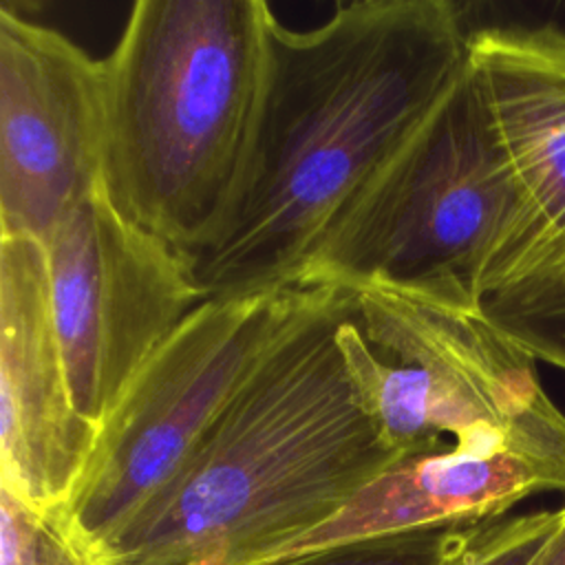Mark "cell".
<instances>
[{
	"mask_svg": "<svg viewBox=\"0 0 565 565\" xmlns=\"http://www.w3.org/2000/svg\"><path fill=\"white\" fill-rule=\"evenodd\" d=\"M316 294L285 287L203 300L141 366L99 426L84 481L64 508L95 552L179 472Z\"/></svg>",
	"mask_w": 565,
	"mask_h": 565,
	"instance_id": "obj_5",
	"label": "cell"
},
{
	"mask_svg": "<svg viewBox=\"0 0 565 565\" xmlns=\"http://www.w3.org/2000/svg\"><path fill=\"white\" fill-rule=\"evenodd\" d=\"M296 287L459 311L565 287V249L519 185L470 62L335 216Z\"/></svg>",
	"mask_w": 565,
	"mask_h": 565,
	"instance_id": "obj_3",
	"label": "cell"
},
{
	"mask_svg": "<svg viewBox=\"0 0 565 565\" xmlns=\"http://www.w3.org/2000/svg\"><path fill=\"white\" fill-rule=\"evenodd\" d=\"M44 249L73 399L99 428L203 296L185 254L119 214L102 185L57 223Z\"/></svg>",
	"mask_w": 565,
	"mask_h": 565,
	"instance_id": "obj_7",
	"label": "cell"
},
{
	"mask_svg": "<svg viewBox=\"0 0 565 565\" xmlns=\"http://www.w3.org/2000/svg\"><path fill=\"white\" fill-rule=\"evenodd\" d=\"M99 428L75 406L51 307L44 243L0 238V486L35 510L66 508Z\"/></svg>",
	"mask_w": 565,
	"mask_h": 565,
	"instance_id": "obj_9",
	"label": "cell"
},
{
	"mask_svg": "<svg viewBox=\"0 0 565 565\" xmlns=\"http://www.w3.org/2000/svg\"><path fill=\"white\" fill-rule=\"evenodd\" d=\"M468 62L519 185L565 249V29L470 31Z\"/></svg>",
	"mask_w": 565,
	"mask_h": 565,
	"instance_id": "obj_10",
	"label": "cell"
},
{
	"mask_svg": "<svg viewBox=\"0 0 565 565\" xmlns=\"http://www.w3.org/2000/svg\"><path fill=\"white\" fill-rule=\"evenodd\" d=\"M534 565H565V505L558 508L556 527Z\"/></svg>",
	"mask_w": 565,
	"mask_h": 565,
	"instance_id": "obj_15",
	"label": "cell"
},
{
	"mask_svg": "<svg viewBox=\"0 0 565 565\" xmlns=\"http://www.w3.org/2000/svg\"><path fill=\"white\" fill-rule=\"evenodd\" d=\"M0 565H99L64 508L42 512L0 486Z\"/></svg>",
	"mask_w": 565,
	"mask_h": 565,
	"instance_id": "obj_11",
	"label": "cell"
},
{
	"mask_svg": "<svg viewBox=\"0 0 565 565\" xmlns=\"http://www.w3.org/2000/svg\"><path fill=\"white\" fill-rule=\"evenodd\" d=\"M556 521L558 510H539L461 525L439 565H534Z\"/></svg>",
	"mask_w": 565,
	"mask_h": 565,
	"instance_id": "obj_12",
	"label": "cell"
},
{
	"mask_svg": "<svg viewBox=\"0 0 565 565\" xmlns=\"http://www.w3.org/2000/svg\"><path fill=\"white\" fill-rule=\"evenodd\" d=\"M450 0L340 4L320 26L267 22L265 75L232 205L185 256L203 300L296 287L313 247L468 62Z\"/></svg>",
	"mask_w": 565,
	"mask_h": 565,
	"instance_id": "obj_1",
	"label": "cell"
},
{
	"mask_svg": "<svg viewBox=\"0 0 565 565\" xmlns=\"http://www.w3.org/2000/svg\"><path fill=\"white\" fill-rule=\"evenodd\" d=\"M457 527L461 525L397 532L316 550L269 565H439Z\"/></svg>",
	"mask_w": 565,
	"mask_h": 565,
	"instance_id": "obj_14",
	"label": "cell"
},
{
	"mask_svg": "<svg viewBox=\"0 0 565 565\" xmlns=\"http://www.w3.org/2000/svg\"><path fill=\"white\" fill-rule=\"evenodd\" d=\"M263 0H139L104 64L102 190L185 256L218 232L254 132Z\"/></svg>",
	"mask_w": 565,
	"mask_h": 565,
	"instance_id": "obj_4",
	"label": "cell"
},
{
	"mask_svg": "<svg viewBox=\"0 0 565 565\" xmlns=\"http://www.w3.org/2000/svg\"><path fill=\"white\" fill-rule=\"evenodd\" d=\"M483 311L534 360L565 371V287L492 298Z\"/></svg>",
	"mask_w": 565,
	"mask_h": 565,
	"instance_id": "obj_13",
	"label": "cell"
},
{
	"mask_svg": "<svg viewBox=\"0 0 565 565\" xmlns=\"http://www.w3.org/2000/svg\"><path fill=\"white\" fill-rule=\"evenodd\" d=\"M353 313V291L318 287L179 472L97 552L99 565H256L399 461L338 340Z\"/></svg>",
	"mask_w": 565,
	"mask_h": 565,
	"instance_id": "obj_2",
	"label": "cell"
},
{
	"mask_svg": "<svg viewBox=\"0 0 565 565\" xmlns=\"http://www.w3.org/2000/svg\"><path fill=\"white\" fill-rule=\"evenodd\" d=\"M104 64L0 7V230L49 241L102 185Z\"/></svg>",
	"mask_w": 565,
	"mask_h": 565,
	"instance_id": "obj_8",
	"label": "cell"
},
{
	"mask_svg": "<svg viewBox=\"0 0 565 565\" xmlns=\"http://www.w3.org/2000/svg\"><path fill=\"white\" fill-rule=\"evenodd\" d=\"M353 294L338 340L366 411L404 457L501 439L547 395L536 360L486 311Z\"/></svg>",
	"mask_w": 565,
	"mask_h": 565,
	"instance_id": "obj_6",
	"label": "cell"
}]
</instances>
